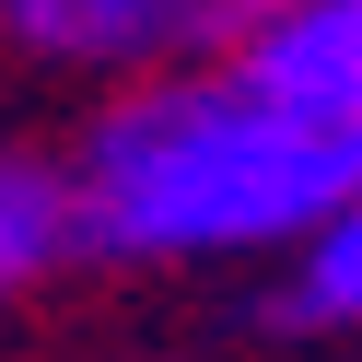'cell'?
I'll use <instances>...</instances> for the list:
<instances>
[{"label": "cell", "mask_w": 362, "mask_h": 362, "mask_svg": "<svg viewBox=\"0 0 362 362\" xmlns=\"http://www.w3.org/2000/svg\"><path fill=\"white\" fill-rule=\"evenodd\" d=\"M71 187L94 257H245L304 245L339 199H362V152L269 105L234 59H199L187 82H141L105 105Z\"/></svg>", "instance_id": "1"}, {"label": "cell", "mask_w": 362, "mask_h": 362, "mask_svg": "<svg viewBox=\"0 0 362 362\" xmlns=\"http://www.w3.org/2000/svg\"><path fill=\"white\" fill-rule=\"evenodd\" d=\"M234 71L269 105H292V117H315L327 141L362 152V0H292L269 35L234 47Z\"/></svg>", "instance_id": "2"}, {"label": "cell", "mask_w": 362, "mask_h": 362, "mask_svg": "<svg viewBox=\"0 0 362 362\" xmlns=\"http://www.w3.org/2000/svg\"><path fill=\"white\" fill-rule=\"evenodd\" d=\"M0 35L47 71H152L187 59V0H0Z\"/></svg>", "instance_id": "3"}, {"label": "cell", "mask_w": 362, "mask_h": 362, "mask_svg": "<svg viewBox=\"0 0 362 362\" xmlns=\"http://www.w3.org/2000/svg\"><path fill=\"white\" fill-rule=\"evenodd\" d=\"M71 245H82V187H71L59 164H24V152H0V292L47 281Z\"/></svg>", "instance_id": "4"}, {"label": "cell", "mask_w": 362, "mask_h": 362, "mask_svg": "<svg viewBox=\"0 0 362 362\" xmlns=\"http://www.w3.org/2000/svg\"><path fill=\"white\" fill-rule=\"evenodd\" d=\"M281 315H292V327H362V199H339V211L304 234Z\"/></svg>", "instance_id": "5"}, {"label": "cell", "mask_w": 362, "mask_h": 362, "mask_svg": "<svg viewBox=\"0 0 362 362\" xmlns=\"http://www.w3.org/2000/svg\"><path fill=\"white\" fill-rule=\"evenodd\" d=\"M292 0H187V59H234L245 35H269Z\"/></svg>", "instance_id": "6"}]
</instances>
